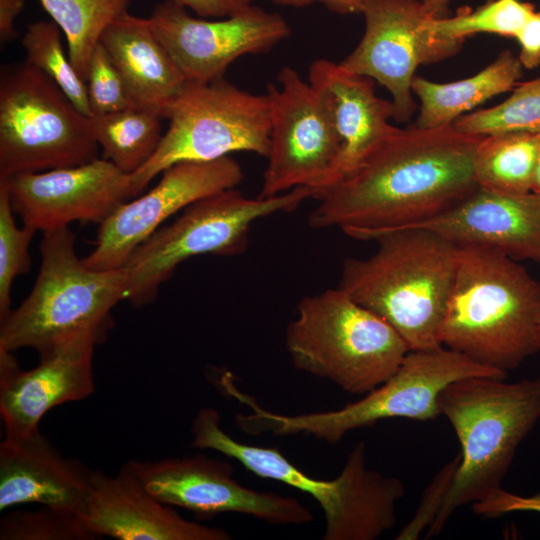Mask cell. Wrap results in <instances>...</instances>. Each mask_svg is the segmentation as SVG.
<instances>
[{
  "instance_id": "cell-25",
  "label": "cell",
  "mask_w": 540,
  "mask_h": 540,
  "mask_svg": "<svg viewBox=\"0 0 540 540\" xmlns=\"http://www.w3.org/2000/svg\"><path fill=\"white\" fill-rule=\"evenodd\" d=\"M540 133L507 131L485 135L474 157L478 188L500 193H526L532 184Z\"/></svg>"
},
{
  "instance_id": "cell-16",
  "label": "cell",
  "mask_w": 540,
  "mask_h": 540,
  "mask_svg": "<svg viewBox=\"0 0 540 540\" xmlns=\"http://www.w3.org/2000/svg\"><path fill=\"white\" fill-rule=\"evenodd\" d=\"M161 174L156 186L123 203L99 224L95 247L84 258L88 267L122 269L133 251L173 214L209 195L236 188L243 179L241 166L230 156L179 162Z\"/></svg>"
},
{
  "instance_id": "cell-8",
  "label": "cell",
  "mask_w": 540,
  "mask_h": 540,
  "mask_svg": "<svg viewBox=\"0 0 540 540\" xmlns=\"http://www.w3.org/2000/svg\"><path fill=\"white\" fill-rule=\"evenodd\" d=\"M506 376L445 346L411 350L385 382L360 400L332 411L281 415L260 408L240 391L237 399L249 406L251 413L237 414L236 425L249 434H305L335 444L348 432L372 426L380 420L407 418L424 422L437 418L441 415L439 395L454 381L470 377L505 379Z\"/></svg>"
},
{
  "instance_id": "cell-41",
  "label": "cell",
  "mask_w": 540,
  "mask_h": 540,
  "mask_svg": "<svg viewBox=\"0 0 540 540\" xmlns=\"http://www.w3.org/2000/svg\"><path fill=\"white\" fill-rule=\"evenodd\" d=\"M532 191L540 193V143H539L536 169H535L534 178H533Z\"/></svg>"
},
{
  "instance_id": "cell-9",
  "label": "cell",
  "mask_w": 540,
  "mask_h": 540,
  "mask_svg": "<svg viewBox=\"0 0 540 540\" xmlns=\"http://www.w3.org/2000/svg\"><path fill=\"white\" fill-rule=\"evenodd\" d=\"M315 191L297 187L273 197L249 198L236 188L209 195L186 207L130 255L125 300L135 306L153 302L160 286L185 260L199 255L235 256L248 246L252 224L279 212L294 211Z\"/></svg>"
},
{
  "instance_id": "cell-6",
  "label": "cell",
  "mask_w": 540,
  "mask_h": 540,
  "mask_svg": "<svg viewBox=\"0 0 540 540\" xmlns=\"http://www.w3.org/2000/svg\"><path fill=\"white\" fill-rule=\"evenodd\" d=\"M69 227L43 232L41 265L26 299L0 320V350L44 354L79 336L102 340L126 296L125 270H95L79 258Z\"/></svg>"
},
{
  "instance_id": "cell-26",
  "label": "cell",
  "mask_w": 540,
  "mask_h": 540,
  "mask_svg": "<svg viewBox=\"0 0 540 540\" xmlns=\"http://www.w3.org/2000/svg\"><path fill=\"white\" fill-rule=\"evenodd\" d=\"M162 118L159 112L144 107L92 115L91 126L102 158L125 174H133L158 149L164 135Z\"/></svg>"
},
{
  "instance_id": "cell-19",
  "label": "cell",
  "mask_w": 540,
  "mask_h": 540,
  "mask_svg": "<svg viewBox=\"0 0 540 540\" xmlns=\"http://www.w3.org/2000/svg\"><path fill=\"white\" fill-rule=\"evenodd\" d=\"M96 538L119 540H229L219 527L189 521L150 494L125 462L116 475L92 470L78 514Z\"/></svg>"
},
{
  "instance_id": "cell-15",
  "label": "cell",
  "mask_w": 540,
  "mask_h": 540,
  "mask_svg": "<svg viewBox=\"0 0 540 540\" xmlns=\"http://www.w3.org/2000/svg\"><path fill=\"white\" fill-rule=\"evenodd\" d=\"M148 19L190 82L224 78L238 58L267 53L291 33L282 15L255 5L229 17L209 20L193 17L183 6L165 0Z\"/></svg>"
},
{
  "instance_id": "cell-35",
  "label": "cell",
  "mask_w": 540,
  "mask_h": 540,
  "mask_svg": "<svg viewBox=\"0 0 540 540\" xmlns=\"http://www.w3.org/2000/svg\"><path fill=\"white\" fill-rule=\"evenodd\" d=\"M475 514L494 518L511 512L540 513V491L529 496H521L503 488L472 504Z\"/></svg>"
},
{
  "instance_id": "cell-32",
  "label": "cell",
  "mask_w": 540,
  "mask_h": 540,
  "mask_svg": "<svg viewBox=\"0 0 540 540\" xmlns=\"http://www.w3.org/2000/svg\"><path fill=\"white\" fill-rule=\"evenodd\" d=\"M8 192L0 183V320L11 309V289L18 275L29 272L31 258L29 246L36 230L14 220Z\"/></svg>"
},
{
  "instance_id": "cell-28",
  "label": "cell",
  "mask_w": 540,
  "mask_h": 540,
  "mask_svg": "<svg viewBox=\"0 0 540 540\" xmlns=\"http://www.w3.org/2000/svg\"><path fill=\"white\" fill-rule=\"evenodd\" d=\"M531 2L493 0L475 10H463L452 17L428 18L427 29L438 39L461 41L478 33L516 39L536 12Z\"/></svg>"
},
{
  "instance_id": "cell-40",
  "label": "cell",
  "mask_w": 540,
  "mask_h": 540,
  "mask_svg": "<svg viewBox=\"0 0 540 540\" xmlns=\"http://www.w3.org/2000/svg\"><path fill=\"white\" fill-rule=\"evenodd\" d=\"M450 0H421L425 13L430 18H442L446 16Z\"/></svg>"
},
{
  "instance_id": "cell-30",
  "label": "cell",
  "mask_w": 540,
  "mask_h": 540,
  "mask_svg": "<svg viewBox=\"0 0 540 540\" xmlns=\"http://www.w3.org/2000/svg\"><path fill=\"white\" fill-rule=\"evenodd\" d=\"M453 126L483 136L507 131L540 133V77L518 83L500 104L464 114Z\"/></svg>"
},
{
  "instance_id": "cell-4",
  "label": "cell",
  "mask_w": 540,
  "mask_h": 540,
  "mask_svg": "<svg viewBox=\"0 0 540 540\" xmlns=\"http://www.w3.org/2000/svg\"><path fill=\"white\" fill-rule=\"evenodd\" d=\"M504 380L460 379L439 395L440 414L458 437L461 461L427 537L440 534L458 508L501 489L520 443L540 420V379Z\"/></svg>"
},
{
  "instance_id": "cell-34",
  "label": "cell",
  "mask_w": 540,
  "mask_h": 540,
  "mask_svg": "<svg viewBox=\"0 0 540 540\" xmlns=\"http://www.w3.org/2000/svg\"><path fill=\"white\" fill-rule=\"evenodd\" d=\"M460 461L461 456L458 454L438 471L425 488L413 517L395 539L415 540L423 531L428 530L443 504Z\"/></svg>"
},
{
  "instance_id": "cell-39",
  "label": "cell",
  "mask_w": 540,
  "mask_h": 540,
  "mask_svg": "<svg viewBox=\"0 0 540 540\" xmlns=\"http://www.w3.org/2000/svg\"><path fill=\"white\" fill-rule=\"evenodd\" d=\"M24 7V0H0V41L7 44L17 36L16 17Z\"/></svg>"
},
{
  "instance_id": "cell-27",
  "label": "cell",
  "mask_w": 540,
  "mask_h": 540,
  "mask_svg": "<svg viewBox=\"0 0 540 540\" xmlns=\"http://www.w3.org/2000/svg\"><path fill=\"white\" fill-rule=\"evenodd\" d=\"M65 35L69 59L85 80L90 58L105 30L128 12L132 0H39Z\"/></svg>"
},
{
  "instance_id": "cell-5",
  "label": "cell",
  "mask_w": 540,
  "mask_h": 540,
  "mask_svg": "<svg viewBox=\"0 0 540 540\" xmlns=\"http://www.w3.org/2000/svg\"><path fill=\"white\" fill-rule=\"evenodd\" d=\"M220 423L215 408H201L191 424V446L217 451L257 476L310 495L323 511L324 540H376L394 528L404 485L400 479L368 467L364 441L352 448L336 478L320 480L298 469L276 448L235 440Z\"/></svg>"
},
{
  "instance_id": "cell-20",
  "label": "cell",
  "mask_w": 540,
  "mask_h": 540,
  "mask_svg": "<svg viewBox=\"0 0 540 540\" xmlns=\"http://www.w3.org/2000/svg\"><path fill=\"white\" fill-rule=\"evenodd\" d=\"M410 227L429 229L457 245L489 247L517 261L540 264V193L534 191L477 188L448 210Z\"/></svg>"
},
{
  "instance_id": "cell-2",
  "label": "cell",
  "mask_w": 540,
  "mask_h": 540,
  "mask_svg": "<svg viewBox=\"0 0 540 540\" xmlns=\"http://www.w3.org/2000/svg\"><path fill=\"white\" fill-rule=\"evenodd\" d=\"M439 341L507 375L540 351V282L496 249L458 245Z\"/></svg>"
},
{
  "instance_id": "cell-18",
  "label": "cell",
  "mask_w": 540,
  "mask_h": 540,
  "mask_svg": "<svg viewBox=\"0 0 540 540\" xmlns=\"http://www.w3.org/2000/svg\"><path fill=\"white\" fill-rule=\"evenodd\" d=\"M103 340L87 334L39 355L37 366L22 370L12 353L0 350V415L4 441L20 442L39 430L52 408L80 401L95 390L93 355Z\"/></svg>"
},
{
  "instance_id": "cell-7",
  "label": "cell",
  "mask_w": 540,
  "mask_h": 540,
  "mask_svg": "<svg viewBox=\"0 0 540 540\" xmlns=\"http://www.w3.org/2000/svg\"><path fill=\"white\" fill-rule=\"evenodd\" d=\"M285 347L296 369L352 395L385 382L410 351L389 323L338 286L299 301Z\"/></svg>"
},
{
  "instance_id": "cell-21",
  "label": "cell",
  "mask_w": 540,
  "mask_h": 540,
  "mask_svg": "<svg viewBox=\"0 0 540 540\" xmlns=\"http://www.w3.org/2000/svg\"><path fill=\"white\" fill-rule=\"evenodd\" d=\"M308 82L341 141L340 181L397 130L390 123L394 106L376 95L374 80L329 59H316L310 64Z\"/></svg>"
},
{
  "instance_id": "cell-36",
  "label": "cell",
  "mask_w": 540,
  "mask_h": 540,
  "mask_svg": "<svg viewBox=\"0 0 540 540\" xmlns=\"http://www.w3.org/2000/svg\"><path fill=\"white\" fill-rule=\"evenodd\" d=\"M202 18H225L253 5L255 0H171Z\"/></svg>"
},
{
  "instance_id": "cell-3",
  "label": "cell",
  "mask_w": 540,
  "mask_h": 540,
  "mask_svg": "<svg viewBox=\"0 0 540 540\" xmlns=\"http://www.w3.org/2000/svg\"><path fill=\"white\" fill-rule=\"evenodd\" d=\"M375 241L371 256L345 259L338 287L389 323L410 351L442 346L439 328L458 245L423 227L391 231Z\"/></svg>"
},
{
  "instance_id": "cell-37",
  "label": "cell",
  "mask_w": 540,
  "mask_h": 540,
  "mask_svg": "<svg viewBox=\"0 0 540 540\" xmlns=\"http://www.w3.org/2000/svg\"><path fill=\"white\" fill-rule=\"evenodd\" d=\"M516 40L519 44L518 59L523 68L532 70L540 65V10L526 23Z\"/></svg>"
},
{
  "instance_id": "cell-12",
  "label": "cell",
  "mask_w": 540,
  "mask_h": 540,
  "mask_svg": "<svg viewBox=\"0 0 540 540\" xmlns=\"http://www.w3.org/2000/svg\"><path fill=\"white\" fill-rule=\"evenodd\" d=\"M277 83L266 89L270 145L258 196L308 187L316 198L340 179V138L315 89L294 68L282 67Z\"/></svg>"
},
{
  "instance_id": "cell-29",
  "label": "cell",
  "mask_w": 540,
  "mask_h": 540,
  "mask_svg": "<svg viewBox=\"0 0 540 540\" xmlns=\"http://www.w3.org/2000/svg\"><path fill=\"white\" fill-rule=\"evenodd\" d=\"M26 61L50 77L83 114L92 116L87 85L74 69L53 21L30 23L21 40Z\"/></svg>"
},
{
  "instance_id": "cell-31",
  "label": "cell",
  "mask_w": 540,
  "mask_h": 540,
  "mask_svg": "<svg viewBox=\"0 0 540 540\" xmlns=\"http://www.w3.org/2000/svg\"><path fill=\"white\" fill-rule=\"evenodd\" d=\"M94 539L78 514L50 506L9 512L0 520V540Z\"/></svg>"
},
{
  "instance_id": "cell-38",
  "label": "cell",
  "mask_w": 540,
  "mask_h": 540,
  "mask_svg": "<svg viewBox=\"0 0 540 540\" xmlns=\"http://www.w3.org/2000/svg\"><path fill=\"white\" fill-rule=\"evenodd\" d=\"M278 6L304 7L313 3H320L330 11L338 14L362 13L364 7L371 0H272Z\"/></svg>"
},
{
  "instance_id": "cell-14",
  "label": "cell",
  "mask_w": 540,
  "mask_h": 540,
  "mask_svg": "<svg viewBox=\"0 0 540 540\" xmlns=\"http://www.w3.org/2000/svg\"><path fill=\"white\" fill-rule=\"evenodd\" d=\"M145 489L160 502L197 515L239 513L275 525H303L313 520L299 500L257 491L233 477V466L203 454L159 460L127 461Z\"/></svg>"
},
{
  "instance_id": "cell-22",
  "label": "cell",
  "mask_w": 540,
  "mask_h": 540,
  "mask_svg": "<svg viewBox=\"0 0 540 540\" xmlns=\"http://www.w3.org/2000/svg\"><path fill=\"white\" fill-rule=\"evenodd\" d=\"M92 470L64 456L35 431L20 442L0 443V510L36 503L79 514Z\"/></svg>"
},
{
  "instance_id": "cell-1",
  "label": "cell",
  "mask_w": 540,
  "mask_h": 540,
  "mask_svg": "<svg viewBox=\"0 0 540 540\" xmlns=\"http://www.w3.org/2000/svg\"><path fill=\"white\" fill-rule=\"evenodd\" d=\"M483 137L453 125L398 127L315 198L309 226L335 227L354 239L375 241L441 214L478 188L474 157Z\"/></svg>"
},
{
  "instance_id": "cell-11",
  "label": "cell",
  "mask_w": 540,
  "mask_h": 540,
  "mask_svg": "<svg viewBox=\"0 0 540 540\" xmlns=\"http://www.w3.org/2000/svg\"><path fill=\"white\" fill-rule=\"evenodd\" d=\"M165 118L169 125L158 149L129 175L133 198L179 162L213 161L239 151L268 155L271 124L266 93L253 94L224 78L187 81Z\"/></svg>"
},
{
  "instance_id": "cell-33",
  "label": "cell",
  "mask_w": 540,
  "mask_h": 540,
  "mask_svg": "<svg viewBox=\"0 0 540 540\" xmlns=\"http://www.w3.org/2000/svg\"><path fill=\"white\" fill-rule=\"evenodd\" d=\"M86 85L92 115L136 107L122 75L101 42L90 58Z\"/></svg>"
},
{
  "instance_id": "cell-24",
  "label": "cell",
  "mask_w": 540,
  "mask_h": 540,
  "mask_svg": "<svg viewBox=\"0 0 540 540\" xmlns=\"http://www.w3.org/2000/svg\"><path fill=\"white\" fill-rule=\"evenodd\" d=\"M523 75V66L510 50L477 74L458 81L437 83L415 76L413 94L419 99L416 126L453 125L465 112L501 93L512 91Z\"/></svg>"
},
{
  "instance_id": "cell-13",
  "label": "cell",
  "mask_w": 540,
  "mask_h": 540,
  "mask_svg": "<svg viewBox=\"0 0 540 540\" xmlns=\"http://www.w3.org/2000/svg\"><path fill=\"white\" fill-rule=\"evenodd\" d=\"M361 14L362 38L339 63L385 87L392 97L394 120L408 122L417 107L412 91L417 68L453 56L464 42L433 36L421 0H371Z\"/></svg>"
},
{
  "instance_id": "cell-10",
  "label": "cell",
  "mask_w": 540,
  "mask_h": 540,
  "mask_svg": "<svg viewBox=\"0 0 540 540\" xmlns=\"http://www.w3.org/2000/svg\"><path fill=\"white\" fill-rule=\"evenodd\" d=\"M90 117L26 60L0 74V180L97 159Z\"/></svg>"
},
{
  "instance_id": "cell-23",
  "label": "cell",
  "mask_w": 540,
  "mask_h": 540,
  "mask_svg": "<svg viewBox=\"0 0 540 540\" xmlns=\"http://www.w3.org/2000/svg\"><path fill=\"white\" fill-rule=\"evenodd\" d=\"M100 42L122 75L134 105L153 109L164 118L187 80L149 19L126 12L109 25Z\"/></svg>"
},
{
  "instance_id": "cell-17",
  "label": "cell",
  "mask_w": 540,
  "mask_h": 540,
  "mask_svg": "<svg viewBox=\"0 0 540 540\" xmlns=\"http://www.w3.org/2000/svg\"><path fill=\"white\" fill-rule=\"evenodd\" d=\"M23 225L47 232L80 221L101 224L132 199L130 177L98 157L88 163L0 180Z\"/></svg>"
}]
</instances>
